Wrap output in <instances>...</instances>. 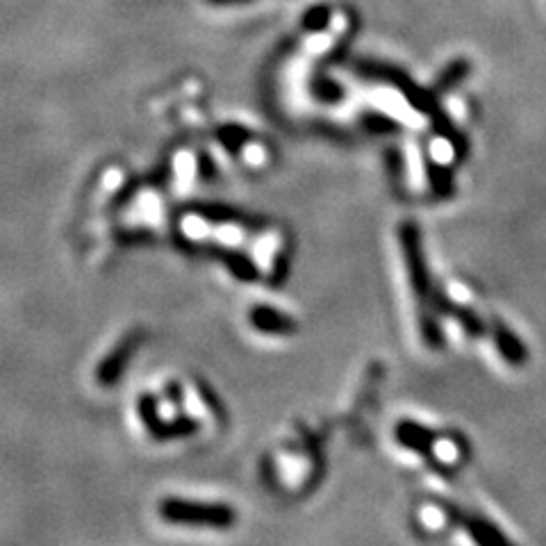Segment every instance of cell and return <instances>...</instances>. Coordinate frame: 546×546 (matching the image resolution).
<instances>
[{"label": "cell", "mask_w": 546, "mask_h": 546, "mask_svg": "<svg viewBox=\"0 0 546 546\" xmlns=\"http://www.w3.org/2000/svg\"><path fill=\"white\" fill-rule=\"evenodd\" d=\"M469 73V64L465 60H458V62H453L449 69H446L440 80L435 82V89L437 91H449L451 87L458 85V82H462V78H465Z\"/></svg>", "instance_id": "13"}, {"label": "cell", "mask_w": 546, "mask_h": 546, "mask_svg": "<svg viewBox=\"0 0 546 546\" xmlns=\"http://www.w3.org/2000/svg\"><path fill=\"white\" fill-rule=\"evenodd\" d=\"M362 121L367 123L369 130H374V132H385V135H392V132L399 130V126H396V123H394L392 119L380 117V114H367V117H364Z\"/></svg>", "instance_id": "16"}, {"label": "cell", "mask_w": 546, "mask_h": 546, "mask_svg": "<svg viewBox=\"0 0 546 546\" xmlns=\"http://www.w3.org/2000/svg\"><path fill=\"white\" fill-rule=\"evenodd\" d=\"M217 139L223 146L228 148L230 153H239V151H242V144L248 139V132L239 130L235 126H226V128H221L217 132Z\"/></svg>", "instance_id": "14"}, {"label": "cell", "mask_w": 546, "mask_h": 546, "mask_svg": "<svg viewBox=\"0 0 546 546\" xmlns=\"http://www.w3.org/2000/svg\"><path fill=\"white\" fill-rule=\"evenodd\" d=\"M210 251H212L214 258L226 264L228 271L233 273L235 278L244 280V283H253V280L260 278L258 264H255L251 258H248L246 253L230 251V248H223V246H212Z\"/></svg>", "instance_id": "8"}, {"label": "cell", "mask_w": 546, "mask_h": 546, "mask_svg": "<svg viewBox=\"0 0 546 546\" xmlns=\"http://www.w3.org/2000/svg\"><path fill=\"white\" fill-rule=\"evenodd\" d=\"M137 415L139 419H142V424L146 426V430L155 428L157 424H160V401H157V396L146 392V394H139V401H137Z\"/></svg>", "instance_id": "11"}, {"label": "cell", "mask_w": 546, "mask_h": 546, "mask_svg": "<svg viewBox=\"0 0 546 546\" xmlns=\"http://www.w3.org/2000/svg\"><path fill=\"white\" fill-rule=\"evenodd\" d=\"M164 399H167L173 408H182V403H185V390H182L178 380H169V383L164 385Z\"/></svg>", "instance_id": "17"}, {"label": "cell", "mask_w": 546, "mask_h": 546, "mask_svg": "<svg viewBox=\"0 0 546 546\" xmlns=\"http://www.w3.org/2000/svg\"><path fill=\"white\" fill-rule=\"evenodd\" d=\"M187 210L194 214V217L208 221V223H219V226H246V228H260L262 221H255L253 217H246L235 208H228V205H217V203H189Z\"/></svg>", "instance_id": "4"}, {"label": "cell", "mask_w": 546, "mask_h": 546, "mask_svg": "<svg viewBox=\"0 0 546 546\" xmlns=\"http://www.w3.org/2000/svg\"><path fill=\"white\" fill-rule=\"evenodd\" d=\"M142 185H146V182H142L139 178H130V180L123 182L119 192L114 194V198H112V210L126 208V205L132 201V198H135V194L139 192V189H142Z\"/></svg>", "instance_id": "15"}, {"label": "cell", "mask_w": 546, "mask_h": 546, "mask_svg": "<svg viewBox=\"0 0 546 546\" xmlns=\"http://www.w3.org/2000/svg\"><path fill=\"white\" fill-rule=\"evenodd\" d=\"M492 335H494L496 349H499V353L503 355V360L510 362L512 367H521V364L526 362L528 353L524 349V344H521V339L512 333L503 321L499 319L492 321Z\"/></svg>", "instance_id": "6"}, {"label": "cell", "mask_w": 546, "mask_h": 546, "mask_svg": "<svg viewBox=\"0 0 546 546\" xmlns=\"http://www.w3.org/2000/svg\"><path fill=\"white\" fill-rule=\"evenodd\" d=\"M196 430H198V421L194 417L180 415L167 421L160 419V424L148 430V433H151L153 440L157 442H169V440H180V437L194 435Z\"/></svg>", "instance_id": "9"}, {"label": "cell", "mask_w": 546, "mask_h": 546, "mask_svg": "<svg viewBox=\"0 0 546 546\" xmlns=\"http://www.w3.org/2000/svg\"><path fill=\"white\" fill-rule=\"evenodd\" d=\"M437 303H440V308H437V310H442V312L451 314V317L458 319V321H460V326L465 328L471 337H481V335L485 333L483 321L478 319L476 314L471 312V310L460 308V305H455V303H451V301H446V299H442V296H437L435 305H437Z\"/></svg>", "instance_id": "10"}, {"label": "cell", "mask_w": 546, "mask_h": 546, "mask_svg": "<svg viewBox=\"0 0 546 546\" xmlns=\"http://www.w3.org/2000/svg\"><path fill=\"white\" fill-rule=\"evenodd\" d=\"M144 342V330L135 328L130 330L128 335H123L117 344H114V349L105 355L98 364L96 369V383L101 387H114L119 385L121 376L126 374V369L130 367L132 358H135V353L139 351V346Z\"/></svg>", "instance_id": "3"}, {"label": "cell", "mask_w": 546, "mask_h": 546, "mask_svg": "<svg viewBox=\"0 0 546 546\" xmlns=\"http://www.w3.org/2000/svg\"><path fill=\"white\" fill-rule=\"evenodd\" d=\"M248 321H251L253 328H258L260 333L269 335H292L296 333V321L280 314L278 310L269 308V305H255L248 312Z\"/></svg>", "instance_id": "5"}, {"label": "cell", "mask_w": 546, "mask_h": 546, "mask_svg": "<svg viewBox=\"0 0 546 546\" xmlns=\"http://www.w3.org/2000/svg\"><path fill=\"white\" fill-rule=\"evenodd\" d=\"M396 440H399L403 446L417 451L426 458H433V442H435V433L424 426L415 424V421H401L396 426Z\"/></svg>", "instance_id": "7"}, {"label": "cell", "mask_w": 546, "mask_h": 546, "mask_svg": "<svg viewBox=\"0 0 546 546\" xmlns=\"http://www.w3.org/2000/svg\"><path fill=\"white\" fill-rule=\"evenodd\" d=\"M401 246L405 253V264H408L410 271V283L415 289V296L419 301V319H421V337L430 346V349H442L444 335L440 328V321H437V310L430 308V301H433V285H430L424 248H421V235L415 223H403L401 230Z\"/></svg>", "instance_id": "1"}, {"label": "cell", "mask_w": 546, "mask_h": 546, "mask_svg": "<svg viewBox=\"0 0 546 546\" xmlns=\"http://www.w3.org/2000/svg\"><path fill=\"white\" fill-rule=\"evenodd\" d=\"M160 517L169 524L228 528L235 524V512L226 503H205L169 496L160 501Z\"/></svg>", "instance_id": "2"}, {"label": "cell", "mask_w": 546, "mask_h": 546, "mask_svg": "<svg viewBox=\"0 0 546 546\" xmlns=\"http://www.w3.org/2000/svg\"><path fill=\"white\" fill-rule=\"evenodd\" d=\"M196 162H198V176H201L203 180H214V178H217V167H214L212 157L208 153H198Z\"/></svg>", "instance_id": "18"}, {"label": "cell", "mask_w": 546, "mask_h": 546, "mask_svg": "<svg viewBox=\"0 0 546 546\" xmlns=\"http://www.w3.org/2000/svg\"><path fill=\"white\" fill-rule=\"evenodd\" d=\"M467 531L471 533L476 542L481 544H490V542H508V537L496 531L492 524H487L483 519H469L467 521Z\"/></svg>", "instance_id": "12"}]
</instances>
